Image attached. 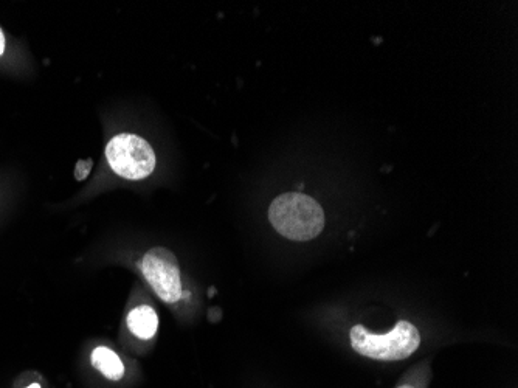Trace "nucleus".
I'll use <instances>...</instances> for the list:
<instances>
[{
  "mask_svg": "<svg viewBox=\"0 0 518 388\" xmlns=\"http://www.w3.org/2000/svg\"><path fill=\"white\" fill-rule=\"evenodd\" d=\"M269 219L287 240L311 241L325 227V213L315 199L303 193H284L272 202Z\"/></svg>",
  "mask_w": 518,
  "mask_h": 388,
  "instance_id": "f257e3e1",
  "label": "nucleus"
},
{
  "mask_svg": "<svg viewBox=\"0 0 518 388\" xmlns=\"http://www.w3.org/2000/svg\"><path fill=\"white\" fill-rule=\"evenodd\" d=\"M351 345L360 356L376 361H402L418 350L421 336L410 322H398L388 334H373L362 325L351 330Z\"/></svg>",
  "mask_w": 518,
  "mask_h": 388,
  "instance_id": "f03ea898",
  "label": "nucleus"
},
{
  "mask_svg": "<svg viewBox=\"0 0 518 388\" xmlns=\"http://www.w3.org/2000/svg\"><path fill=\"white\" fill-rule=\"evenodd\" d=\"M109 165L128 181H142L156 168V154L151 145L134 134H118L106 146Z\"/></svg>",
  "mask_w": 518,
  "mask_h": 388,
  "instance_id": "7ed1b4c3",
  "label": "nucleus"
},
{
  "mask_svg": "<svg viewBox=\"0 0 518 388\" xmlns=\"http://www.w3.org/2000/svg\"><path fill=\"white\" fill-rule=\"evenodd\" d=\"M140 271L163 302L176 303L182 297V280L176 255L165 247H154L140 261Z\"/></svg>",
  "mask_w": 518,
  "mask_h": 388,
  "instance_id": "20e7f679",
  "label": "nucleus"
},
{
  "mask_svg": "<svg viewBox=\"0 0 518 388\" xmlns=\"http://www.w3.org/2000/svg\"><path fill=\"white\" fill-rule=\"evenodd\" d=\"M128 326L131 333L140 339H151L157 333L159 317L151 306H139L129 312Z\"/></svg>",
  "mask_w": 518,
  "mask_h": 388,
  "instance_id": "39448f33",
  "label": "nucleus"
},
{
  "mask_svg": "<svg viewBox=\"0 0 518 388\" xmlns=\"http://www.w3.org/2000/svg\"><path fill=\"white\" fill-rule=\"evenodd\" d=\"M92 365L112 381H118L125 375V365L120 361V357L109 348H97L92 353Z\"/></svg>",
  "mask_w": 518,
  "mask_h": 388,
  "instance_id": "423d86ee",
  "label": "nucleus"
},
{
  "mask_svg": "<svg viewBox=\"0 0 518 388\" xmlns=\"http://www.w3.org/2000/svg\"><path fill=\"white\" fill-rule=\"evenodd\" d=\"M5 52V36L4 33H2V30H0V56L4 55Z\"/></svg>",
  "mask_w": 518,
  "mask_h": 388,
  "instance_id": "0eeeda50",
  "label": "nucleus"
},
{
  "mask_svg": "<svg viewBox=\"0 0 518 388\" xmlns=\"http://www.w3.org/2000/svg\"><path fill=\"white\" fill-rule=\"evenodd\" d=\"M27 388H41V387H39L38 384H33V385H30V387H27Z\"/></svg>",
  "mask_w": 518,
  "mask_h": 388,
  "instance_id": "6e6552de",
  "label": "nucleus"
},
{
  "mask_svg": "<svg viewBox=\"0 0 518 388\" xmlns=\"http://www.w3.org/2000/svg\"><path fill=\"white\" fill-rule=\"evenodd\" d=\"M398 388H415V387H410V385H402V387H398Z\"/></svg>",
  "mask_w": 518,
  "mask_h": 388,
  "instance_id": "1a4fd4ad",
  "label": "nucleus"
}]
</instances>
